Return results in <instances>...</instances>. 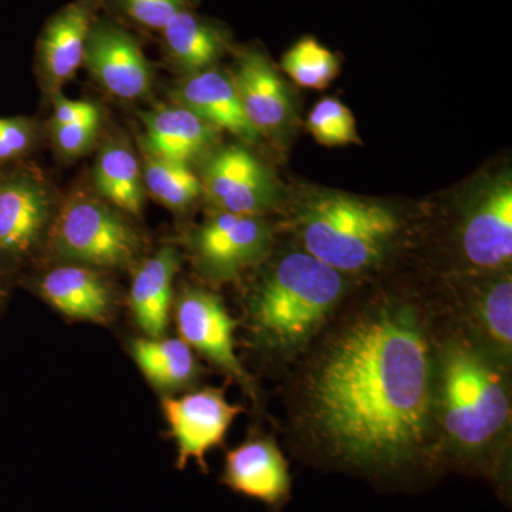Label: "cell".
Masks as SVG:
<instances>
[{"instance_id": "20", "label": "cell", "mask_w": 512, "mask_h": 512, "mask_svg": "<svg viewBox=\"0 0 512 512\" xmlns=\"http://www.w3.org/2000/svg\"><path fill=\"white\" fill-rule=\"evenodd\" d=\"M131 355L148 382L165 392L194 382L198 366L183 339L146 338L131 343Z\"/></svg>"}, {"instance_id": "23", "label": "cell", "mask_w": 512, "mask_h": 512, "mask_svg": "<svg viewBox=\"0 0 512 512\" xmlns=\"http://www.w3.org/2000/svg\"><path fill=\"white\" fill-rule=\"evenodd\" d=\"M144 185L153 197L165 207L183 210L202 192V183L185 163L147 157L144 167Z\"/></svg>"}, {"instance_id": "10", "label": "cell", "mask_w": 512, "mask_h": 512, "mask_svg": "<svg viewBox=\"0 0 512 512\" xmlns=\"http://www.w3.org/2000/svg\"><path fill=\"white\" fill-rule=\"evenodd\" d=\"M177 326L180 339L191 349L251 389L247 372L235 353L237 322L218 296L201 289L185 291L177 303Z\"/></svg>"}, {"instance_id": "29", "label": "cell", "mask_w": 512, "mask_h": 512, "mask_svg": "<svg viewBox=\"0 0 512 512\" xmlns=\"http://www.w3.org/2000/svg\"><path fill=\"white\" fill-rule=\"evenodd\" d=\"M32 130L26 121L0 119V161L12 160L28 150Z\"/></svg>"}, {"instance_id": "2", "label": "cell", "mask_w": 512, "mask_h": 512, "mask_svg": "<svg viewBox=\"0 0 512 512\" xmlns=\"http://www.w3.org/2000/svg\"><path fill=\"white\" fill-rule=\"evenodd\" d=\"M511 419L510 389L495 356L451 340L434 362V420L458 461L487 471Z\"/></svg>"}, {"instance_id": "18", "label": "cell", "mask_w": 512, "mask_h": 512, "mask_svg": "<svg viewBox=\"0 0 512 512\" xmlns=\"http://www.w3.org/2000/svg\"><path fill=\"white\" fill-rule=\"evenodd\" d=\"M180 256L174 248H163L136 272L131 285L130 306L134 319L147 338H163L170 318L174 276Z\"/></svg>"}, {"instance_id": "25", "label": "cell", "mask_w": 512, "mask_h": 512, "mask_svg": "<svg viewBox=\"0 0 512 512\" xmlns=\"http://www.w3.org/2000/svg\"><path fill=\"white\" fill-rule=\"evenodd\" d=\"M477 319L485 339L504 359L512 348V282L510 275L500 276L485 286L477 302Z\"/></svg>"}, {"instance_id": "7", "label": "cell", "mask_w": 512, "mask_h": 512, "mask_svg": "<svg viewBox=\"0 0 512 512\" xmlns=\"http://www.w3.org/2000/svg\"><path fill=\"white\" fill-rule=\"evenodd\" d=\"M163 410L178 448V468L191 460L207 471L208 451L224 444L229 427L242 413L238 404L228 403L220 389L197 390L163 400Z\"/></svg>"}, {"instance_id": "19", "label": "cell", "mask_w": 512, "mask_h": 512, "mask_svg": "<svg viewBox=\"0 0 512 512\" xmlns=\"http://www.w3.org/2000/svg\"><path fill=\"white\" fill-rule=\"evenodd\" d=\"M40 293L69 318L104 322L111 299L106 282L86 266H59L43 276Z\"/></svg>"}, {"instance_id": "26", "label": "cell", "mask_w": 512, "mask_h": 512, "mask_svg": "<svg viewBox=\"0 0 512 512\" xmlns=\"http://www.w3.org/2000/svg\"><path fill=\"white\" fill-rule=\"evenodd\" d=\"M308 128L313 138L326 147L360 144L356 120L342 101L326 97L316 104L308 117Z\"/></svg>"}, {"instance_id": "30", "label": "cell", "mask_w": 512, "mask_h": 512, "mask_svg": "<svg viewBox=\"0 0 512 512\" xmlns=\"http://www.w3.org/2000/svg\"><path fill=\"white\" fill-rule=\"evenodd\" d=\"M100 116L99 110L89 101L69 100L59 97L53 111V126L74 123V121Z\"/></svg>"}, {"instance_id": "14", "label": "cell", "mask_w": 512, "mask_h": 512, "mask_svg": "<svg viewBox=\"0 0 512 512\" xmlns=\"http://www.w3.org/2000/svg\"><path fill=\"white\" fill-rule=\"evenodd\" d=\"M175 99L178 106L190 110L217 130L229 131L248 143L258 140L259 133L245 116L234 82L224 73L215 70L194 73L178 87Z\"/></svg>"}, {"instance_id": "22", "label": "cell", "mask_w": 512, "mask_h": 512, "mask_svg": "<svg viewBox=\"0 0 512 512\" xmlns=\"http://www.w3.org/2000/svg\"><path fill=\"white\" fill-rule=\"evenodd\" d=\"M163 33L170 55L191 73L208 70L224 47L220 33L188 10L177 13Z\"/></svg>"}, {"instance_id": "9", "label": "cell", "mask_w": 512, "mask_h": 512, "mask_svg": "<svg viewBox=\"0 0 512 512\" xmlns=\"http://www.w3.org/2000/svg\"><path fill=\"white\" fill-rule=\"evenodd\" d=\"M463 254L480 269H504L512 259V181L503 174L477 192L461 228Z\"/></svg>"}, {"instance_id": "17", "label": "cell", "mask_w": 512, "mask_h": 512, "mask_svg": "<svg viewBox=\"0 0 512 512\" xmlns=\"http://www.w3.org/2000/svg\"><path fill=\"white\" fill-rule=\"evenodd\" d=\"M92 5L73 3L50 20L40 40V62L47 82L59 87L72 79L84 63L87 39L93 28Z\"/></svg>"}, {"instance_id": "8", "label": "cell", "mask_w": 512, "mask_h": 512, "mask_svg": "<svg viewBox=\"0 0 512 512\" xmlns=\"http://www.w3.org/2000/svg\"><path fill=\"white\" fill-rule=\"evenodd\" d=\"M201 183L221 212L231 214H262L278 195L271 171L239 146L217 151L205 164Z\"/></svg>"}, {"instance_id": "1", "label": "cell", "mask_w": 512, "mask_h": 512, "mask_svg": "<svg viewBox=\"0 0 512 512\" xmlns=\"http://www.w3.org/2000/svg\"><path fill=\"white\" fill-rule=\"evenodd\" d=\"M434 362L416 309L386 303L350 322L320 353L306 384V421L339 467L404 476L433 444Z\"/></svg>"}, {"instance_id": "24", "label": "cell", "mask_w": 512, "mask_h": 512, "mask_svg": "<svg viewBox=\"0 0 512 512\" xmlns=\"http://www.w3.org/2000/svg\"><path fill=\"white\" fill-rule=\"evenodd\" d=\"M282 69L305 89L325 90L338 77L339 60L313 37H303L282 57Z\"/></svg>"}, {"instance_id": "21", "label": "cell", "mask_w": 512, "mask_h": 512, "mask_svg": "<svg viewBox=\"0 0 512 512\" xmlns=\"http://www.w3.org/2000/svg\"><path fill=\"white\" fill-rule=\"evenodd\" d=\"M94 184L101 197L119 210L133 215L143 210V175L130 148L121 144L104 147L94 167Z\"/></svg>"}, {"instance_id": "28", "label": "cell", "mask_w": 512, "mask_h": 512, "mask_svg": "<svg viewBox=\"0 0 512 512\" xmlns=\"http://www.w3.org/2000/svg\"><path fill=\"white\" fill-rule=\"evenodd\" d=\"M100 116L74 121V123L53 126L57 147L69 157L82 156L97 137Z\"/></svg>"}, {"instance_id": "27", "label": "cell", "mask_w": 512, "mask_h": 512, "mask_svg": "<svg viewBox=\"0 0 512 512\" xmlns=\"http://www.w3.org/2000/svg\"><path fill=\"white\" fill-rule=\"evenodd\" d=\"M121 8L140 25L163 30L177 13L187 10V0H119Z\"/></svg>"}, {"instance_id": "4", "label": "cell", "mask_w": 512, "mask_h": 512, "mask_svg": "<svg viewBox=\"0 0 512 512\" xmlns=\"http://www.w3.org/2000/svg\"><path fill=\"white\" fill-rule=\"evenodd\" d=\"M305 252L340 274L373 268L393 247L400 224L377 202L339 192L309 198L298 214Z\"/></svg>"}, {"instance_id": "15", "label": "cell", "mask_w": 512, "mask_h": 512, "mask_svg": "<svg viewBox=\"0 0 512 512\" xmlns=\"http://www.w3.org/2000/svg\"><path fill=\"white\" fill-rule=\"evenodd\" d=\"M45 188L29 177L0 187V254H23L39 241L49 218Z\"/></svg>"}, {"instance_id": "12", "label": "cell", "mask_w": 512, "mask_h": 512, "mask_svg": "<svg viewBox=\"0 0 512 512\" xmlns=\"http://www.w3.org/2000/svg\"><path fill=\"white\" fill-rule=\"evenodd\" d=\"M222 483L274 510L291 500V470L281 448L271 439L248 440L228 451Z\"/></svg>"}, {"instance_id": "13", "label": "cell", "mask_w": 512, "mask_h": 512, "mask_svg": "<svg viewBox=\"0 0 512 512\" xmlns=\"http://www.w3.org/2000/svg\"><path fill=\"white\" fill-rule=\"evenodd\" d=\"M242 109L259 134L278 133L292 119V99L284 80L259 52H245L232 76Z\"/></svg>"}, {"instance_id": "6", "label": "cell", "mask_w": 512, "mask_h": 512, "mask_svg": "<svg viewBox=\"0 0 512 512\" xmlns=\"http://www.w3.org/2000/svg\"><path fill=\"white\" fill-rule=\"evenodd\" d=\"M271 239V228L259 215L220 212L198 229L194 251L205 275L231 281L264 258Z\"/></svg>"}, {"instance_id": "16", "label": "cell", "mask_w": 512, "mask_h": 512, "mask_svg": "<svg viewBox=\"0 0 512 512\" xmlns=\"http://www.w3.org/2000/svg\"><path fill=\"white\" fill-rule=\"evenodd\" d=\"M148 156L190 163L217 140L218 130L181 106H161L144 117Z\"/></svg>"}, {"instance_id": "11", "label": "cell", "mask_w": 512, "mask_h": 512, "mask_svg": "<svg viewBox=\"0 0 512 512\" xmlns=\"http://www.w3.org/2000/svg\"><path fill=\"white\" fill-rule=\"evenodd\" d=\"M84 63L101 86L120 99H140L150 92L153 83L150 63L136 40L123 29L93 26Z\"/></svg>"}, {"instance_id": "5", "label": "cell", "mask_w": 512, "mask_h": 512, "mask_svg": "<svg viewBox=\"0 0 512 512\" xmlns=\"http://www.w3.org/2000/svg\"><path fill=\"white\" fill-rule=\"evenodd\" d=\"M52 242L62 258L103 268L128 264L138 249L136 232L126 220L87 195L64 204L53 225Z\"/></svg>"}, {"instance_id": "3", "label": "cell", "mask_w": 512, "mask_h": 512, "mask_svg": "<svg viewBox=\"0 0 512 512\" xmlns=\"http://www.w3.org/2000/svg\"><path fill=\"white\" fill-rule=\"evenodd\" d=\"M343 292L340 272L308 252L286 255L252 296L256 333L281 352L301 349L335 311Z\"/></svg>"}]
</instances>
